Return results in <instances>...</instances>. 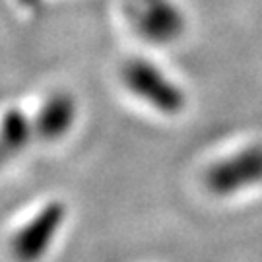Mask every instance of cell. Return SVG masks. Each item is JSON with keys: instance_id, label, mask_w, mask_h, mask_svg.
Returning <instances> with one entry per match:
<instances>
[{"instance_id": "cell-6", "label": "cell", "mask_w": 262, "mask_h": 262, "mask_svg": "<svg viewBox=\"0 0 262 262\" xmlns=\"http://www.w3.org/2000/svg\"><path fill=\"white\" fill-rule=\"evenodd\" d=\"M33 136H37L35 117L29 119L19 109L6 113L0 122V167L6 165L21 150H26Z\"/></svg>"}, {"instance_id": "cell-4", "label": "cell", "mask_w": 262, "mask_h": 262, "mask_svg": "<svg viewBox=\"0 0 262 262\" xmlns=\"http://www.w3.org/2000/svg\"><path fill=\"white\" fill-rule=\"evenodd\" d=\"M262 181V146L235 154L233 158L224 159L208 173V187L215 194H231Z\"/></svg>"}, {"instance_id": "cell-3", "label": "cell", "mask_w": 262, "mask_h": 262, "mask_svg": "<svg viewBox=\"0 0 262 262\" xmlns=\"http://www.w3.org/2000/svg\"><path fill=\"white\" fill-rule=\"evenodd\" d=\"M134 28L144 39L169 43L183 31V16L169 0H126Z\"/></svg>"}, {"instance_id": "cell-2", "label": "cell", "mask_w": 262, "mask_h": 262, "mask_svg": "<svg viewBox=\"0 0 262 262\" xmlns=\"http://www.w3.org/2000/svg\"><path fill=\"white\" fill-rule=\"evenodd\" d=\"M66 210L60 202H51L26 227H21L14 241L12 253L18 262H37L47 253L64 222Z\"/></svg>"}, {"instance_id": "cell-1", "label": "cell", "mask_w": 262, "mask_h": 262, "mask_svg": "<svg viewBox=\"0 0 262 262\" xmlns=\"http://www.w3.org/2000/svg\"><path fill=\"white\" fill-rule=\"evenodd\" d=\"M126 88L142 101L163 113H177L185 107V95L156 64L134 58L122 70Z\"/></svg>"}, {"instance_id": "cell-5", "label": "cell", "mask_w": 262, "mask_h": 262, "mask_svg": "<svg viewBox=\"0 0 262 262\" xmlns=\"http://www.w3.org/2000/svg\"><path fill=\"white\" fill-rule=\"evenodd\" d=\"M76 117H78V105L72 95L64 92L49 95L35 115L37 138L45 142L60 140L74 126Z\"/></svg>"}]
</instances>
